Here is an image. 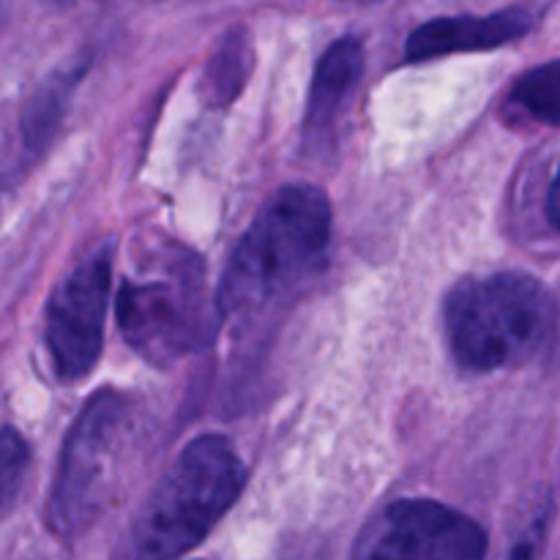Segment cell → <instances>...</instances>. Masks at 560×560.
Here are the masks:
<instances>
[{"label": "cell", "mask_w": 560, "mask_h": 560, "mask_svg": "<svg viewBox=\"0 0 560 560\" xmlns=\"http://www.w3.org/2000/svg\"><path fill=\"white\" fill-rule=\"evenodd\" d=\"M246 468L228 438H195L129 523L118 560H173L200 545L230 512Z\"/></svg>", "instance_id": "cell-3"}, {"label": "cell", "mask_w": 560, "mask_h": 560, "mask_svg": "<svg viewBox=\"0 0 560 560\" xmlns=\"http://www.w3.org/2000/svg\"><path fill=\"white\" fill-rule=\"evenodd\" d=\"M550 495H541L539 501L530 503V506L525 509L523 520L514 525L506 550L501 552L498 560H539L541 550H545L547 534H550Z\"/></svg>", "instance_id": "cell-13"}, {"label": "cell", "mask_w": 560, "mask_h": 560, "mask_svg": "<svg viewBox=\"0 0 560 560\" xmlns=\"http://www.w3.org/2000/svg\"><path fill=\"white\" fill-rule=\"evenodd\" d=\"M364 71V47L361 38L342 36L323 52L312 77L310 98H306L304 131L310 137H326L337 126L345 104L353 96Z\"/></svg>", "instance_id": "cell-9"}, {"label": "cell", "mask_w": 560, "mask_h": 560, "mask_svg": "<svg viewBox=\"0 0 560 560\" xmlns=\"http://www.w3.org/2000/svg\"><path fill=\"white\" fill-rule=\"evenodd\" d=\"M509 109L536 124L560 126V60H547L517 77L509 93Z\"/></svg>", "instance_id": "cell-12"}, {"label": "cell", "mask_w": 560, "mask_h": 560, "mask_svg": "<svg viewBox=\"0 0 560 560\" xmlns=\"http://www.w3.org/2000/svg\"><path fill=\"white\" fill-rule=\"evenodd\" d=\"M443 326L459 366L509 370L550 350L558 306L545 284L528 273H485L454 284L443 304Z\"/></svg>", "instance_id": "cell-2"}, {"label": "cell", "mask_w": 560, "mask_h": 560, "mask_svg": "<svg viewBox=\"0 0 560 560\" xmlns=\"http://www.w3.org/2000/svg\"><path fill=\"white\" fill-rule=\"evenodd\" d=\"M252 63H255V55H252L249 27L238 25L224 33L217 42L213 55L208 58L206 71H202V98L211 107H224V104L233 102L244 91L246 80H249Z\"/></svg>", "instance_id": "cell-10"}, {"label": "cell", "mask_w": 560, "mask_h": 560, "mask_svg": "<svg viewBox=\"0 0 560 560\" xmlns=\"http://www.w3.org/2000/svg\"><path fill=\"white\" fill-rule=\"evenodd\" d=\"M113 241L82 257L58 282L47 301L44 342L60 381H80L96 366L104 345V323L113 277Z\"/></svg>", "instance_id": "cell-6"}, {"label": "cell", "mask_w": 560, "mask_h": 560, "mask_svg": "<svg viewBox=\"0 0 560 560\" xmlns=\"http://www.w3.org/2000/svg\"><path fill=\"white\" fill-rule=\"evenodd\" d=\"M547 213H550V222L560 230V167H558L556 178H552L550 197H547Z\"/></svg>", "instance_id": "cell-15"}, {"label": "cell", "mask_w": 560, "mask_h": 560, "mask_svg": "<svg viewBox=\"0 0 560 560\" xmlns=\"http://www.w3.org/2000/svg\"><path fill=\"white\" fill-rule=\"evenodd\" d=\"M129 427V399L118 392L93 394L66 432L58 474L47 503V525L60 539L85 534L109 503L120 446Z\"/></svg>", "instance_id": "cell-4"}, {"label": "cell", "mask_w": 560, "mask_h": 560, "mask_svg": "<svg viewBox=\"0 0 560 560\" xmlns=\"http://www.w3.org/2000/svg\"><path fill=\"white\" fill-rule=\"evenodd\" d=\"M331 241V202L312 184L268 197L230 255L217 293L219 315L244 320L304 284L323 266Z\"/></svg>", "instance_id": "cell-1"}, {"label": "cell", "mask_w": 560, "mask_h": 560, "mask_svg": "<svg viewBox=\"0 0 560 560\" xmlns=\"http://www.w3.org/2000/svg\"><path fill=\"white\" fill-rule=\"evenodd\" d=\"M536 16L530 9H506L492 14H459L438 16L416 27L405 44V58L421 60L443 58L454 52H479L495 49L509 42H517L525 33L534 31Z\"/></svg>", "instance_id": "cell-8"}, {"label": "cell", "mask_w": 560, "mask_h": 560, "mask_svg": "<svg viewBox=\"0 0 560 560\" xmlns=\"http://www.w3.org/2000/svg\"><path fill=\"white\" fill-rule=\"evenodd\" d=\"M115 317L131 350L148 364L173 366L206 337L200 260L170 249L167 266L142 279H126L115 299Z\"/></svg>", "instance_id": "cell-5"}, {"label": "cell", "mask_w": 560, "mask_h": 560, "mask_svg": "<svg viewBox=\"0 0 560 560\" xmlns=\"http://www.w3.org/2000/svg\"><path fill=\"white\" fill-rule=\"evenodd\" d=\"M487 534L476 520L438 501H397L361 530L350 560H481Z\"/></svg>", "instance_id": "cell-7"}, {"label": "cell", "mask_w": 560, "mask_h": 560, "mask_svg": "<svg viewBox=\"0 0 560 560\" xmlns=\"http://www.w3.org/2000/svg\"><path fill=\"white\" fill-rule=\"evenodd\" d=\"M85 66H77V69H63L58 74L49 77L42 88L36 91V96L27 102L25 113L20 118V131L25 148L31 153L47 148L49 137L58 131L60 118L66 113V104H69L71 91H74L77 80L82 77Z\"/></svg>", "instance_id": "cell-11"}, {"label": "cell", "mask_w": 560, "mask_h": 560, "mask_svg": "<svg viewBox=\"0 0 560 560\" xmlns=\"http://www.w3.org/2000/svg\"><path fill=\"white\" fill-rule=\"evenodd\" d=\"M0 459H3V509L9 512L11 503H14L16 490H20V481L25 479V470L31 465V452H27V443L22 441L20 432L14 427H5L3 430V448H0Z\"/></svg>", "instance_id": "cell-14"}]
</instances>
